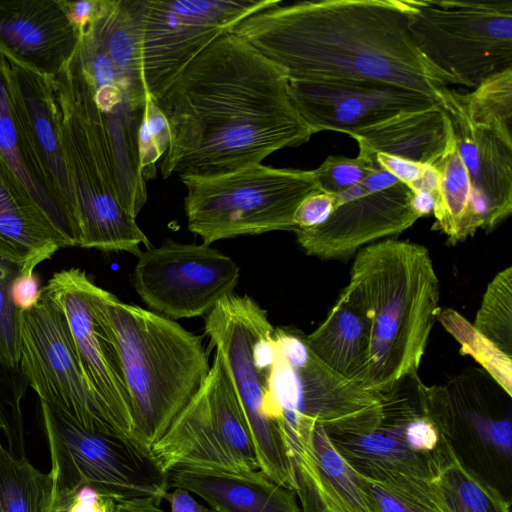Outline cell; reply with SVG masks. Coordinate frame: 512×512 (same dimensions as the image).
Instances as JSON below:
<instances>
[{"mask_svg": "<svg viewBox=\"0 0 512 512\" xmlns=\"http://www.w3.org/2000/svg\"><path fill=\"white\" fill-rule=\"evenodd\" d=\"M156 104L170 130L163 178L262 163L313 135L293 104L285 72L231 32L190 62Z\"/></svg>", "mask_w": 512, "mask_h": 512, "instance_id": "cell-1", "label": "cell"}, {"mask_svg": "<svg viewBox=\"0 0 512 512\" xmlns=\"http://www.w3.org/2000/svg\"><path fill=\"white\" fill-rule=\"evenodd\" d=\"M412 12L410 0L279 1L249 15L231 33L289 80L385 81L439 100L456 82L416 45L409 30Z\"/></svg>", "mask_w": 512, "mask_h": 512, "instance_id": "cell-2", "label": "cell"}, {"mask_svg": "<svg viewBox=\"0 0 512 512\" xmlns=\"http://www.w3.org/2000/svg\"><path fill=\"white\" fill-rule=\"evenodd\" d=\"M344 290L370 324L365 390L385 394L418 372L440 312L428 249L385 239L358 250Z\"/></svg>", "mask_w": 512, "mask_h": 512, "instance_id": "cell-3", "label": "cell"}, {"mask_svg": "<svg viewBox=\"0 0 512 512\" xmlns=\"http://www.w3.org/2000/svg\"><path fill=\"white\" fill-rule=\"evenodd\" d=\"M106 313L116 340L137 440L151 448L203 384L209 350L203 337L176 321L108 293Z\"/></svg>", "mask_w": 512, "mask_h": 512, "instance_id": "cell-4", "label": "cell"}, {"mask_svg": "<svg viewBox=\"0 0 512 512\" xmlns=\"http://www.w3.org/2000/svg\"><path fill=\"white\" fill-rule=\"evenodd\" d=\"M60 133L73 192L80 248L136 257L147 235L123 206L103 117L77 53L53 80Z\"/></svg>", "mask_w": 512, "mask_h": 512, "instance_id": "cell-5", "label": "cell"}, {"mask_svg": "<svg viewBox=\"0 0 512 512\" xmlns=\"http://www.w3.org/2000/svg\"><path fill=\"white\" fill-rule=\"evenodd\" d=\"M272 337L274 359L264 407L283 439L311 424L334 435L361 434L383 423L384 394L365 390L330 369L309 349L300 331L274 328Z\"/></svg>", "mask_w": 512, "mask_h": 512, "instance_id": "cell-6", "label": "cell"}, {"mask_svg": "<svg viewBox=\"0 0 512 512\" xmlns=\"http://www.w3.org/2000/svg\"><path fill=\"white\" fill-rule=\"evenodd\" d=\"M190 232L203 244L244 235L294 229L300 203L320 190L314 170L262 163L208 176L180 178Z\"/></svg>", "mask_w": 512, "mask_h": 512, "instance_id": "cell-7", "label": "cell"}, {"mask_svg": "<svg viewBox=\"0 0 512 512\" xmlns=\"http://www.w3.org/2000/svg\"><path fill=\"white\" fill-rule=\"evenodd\" d=\"M204 332L237 394L261 472L296 491L292 459L277 424L264 407L267 376L274 359L267 311L248 295L221 299L204 317Z\"/></svg>", "mask_w": 512, "mask_h": 512, "instance_id": "cell-8", "label": "cell"}, {"mask_svg": "<svg viewBox=\"0 0 512 512\" xmlns=\"http://www.w3.org/2000/svg\"><path fill=\"white\" fill-rule=\"evenodd\" d=\"M144 90L155 102L220 36L279 0H126Z\"/></svg>", "mask_w": 512, "mask_h": 512, "instance_id": "cell-9", "label": "cell"}, {"mask_svg": "<svg viewBox=\"0 0 512 512\" xmlns=\"http://www.w3.org/2000/svg\"><path fill=\"white\" fill-rule=\"evenodd\" d=\"M40 407L54 482L73 492L88 486L114 501L164 500L169 474L150 447L132 437L84 428L41 401Z\"/></svg>", "mask_w": 512, "mask_h": 512, "instance_id": "cell-10", "label": "cell"}, {"mask_svg": "<svg viewBox=\"0 0 512 512\" xmlns=\"http://www.w3.org/2000/svg\"><path fill=\"white\" fill-rule=\"evenodd\" d=\"M410 33L456 84L475 88L512 67V2L410 0Z\"/></svg>", "mask_w": 512, "mask_h": 512, "instance_id": "cell-11", "label": "cell"}, {"mask_svg": "<svg viewBox=\"0 0 512 512\" xmlns=\"http://www.w3.org/2000/svg\"><path fill=\"white\" fill-rule=\"evenodd\" d=\"M151 451L168 474L179 468L260 471L239 399L217 355L200 389Z\"/></svg>", "mask_w": 512, "mask_h": 512, "instance_id": "cell-12", "label": "cell"}, {"mask_svg": "<svg viewBox=\"0 0 512 512\" xmlns=\"http://www.w3.org/2000/svg\"><path fill=\"white\" fill-rule=\"evenodd\" d=\"M19 339V368L41 402L84 428L118 433L83 374L62 310L43 292L19 313Z\"/></svg>", "mask_w": 512, "mask_h": 512, "instance_id": "cell-13", "label": "cell"}, {"mask_svg": "<svg viewBox=\"0 0 512 512\" xmlns=\"http://www.w3.org/2000/svg\"><path fill=\"white\" fill-rule=\"evenodd\" d=\"M42 292L62 310L83 374L112 427L137 440L122 363L106 313L109 291L96 285L85 270L70 268L54 273Z\"/></svg>", "mask_w": 512, "mask_h": 512, "instance_id": "cell-14", "label": "cell"}, {"mask_svg": "<svg viewBox=\"0 0 512 512\" xmlns=\"http://www.w3.org/2000/svg\"><path fill=\"white\" fill-rule=\"evenodd\" d=\"M137 258L134 290L148 310L174 321L205 316L239 282L237 263L203 243L168 240Z\"/></svg>", "mask_w": 512, "mask_h": 512, "instance_id": "cell-15", "label": "cell"}, {"mask_svg": "<svg viewBox=\"0 0 512 512\" xmlns=\"http://www.w3.org/2000/svg\"><path fill=\"white\" fill-rule=\"evenodd\" d=\"M289 91L313 134L349 135L401 113L440 106L438 99L419 91L367 79L289 80Z\"/></svg>", "mask_w": 512, "mask_h": 512, "instance_id": "cell-16", "label": "cell"}, {"mask_svg": "<svg viewBox=\"0 0 512 512\" xmlns=\"http://www.w3.org/2000/svg\"><path fill=\"white\" fill-rule=\"evenodd\" d=\"M412 189L399 181L342 203L323 224L294 229L296 240L309 256L322 260L347 259L383 237L399 234L420 217L412 207Z\"/></svg>", "mask_w": 512, "mask_h": 512, "instance_id": "cell-17", "label": "cell"}, {"mask_svg": "<svg viewBox=\"0 0 512 512\" xmlns=\"http://www.w3.org/2000/svg\"><path fill=\"white\" fill-rule=\"evenodd\" d=\"M439 101L450 117L458 152L469 173L473 229L490 233L512 212V145L472 124L456 91L444 89Z\"/></svg>", "mask_w": 512, "mask_h": 512, "instance_id": "cell-18", "label": "cell"}, {"mask_svg": "<svg viewBox=\"0 0 512 512\" xmlns=\"http://www.w3.org/2000/svg\"><path fill=\"white\" fill-rule=\"evenodd\" d=\"M78 43L61 0H0V55L10 64L54 80Z\"/></svg>", "mask_w": 512, "mask_h": 512, "instance_id": "cell-19", "label": "cell"}, {"mask_svg": "<svg viewBox=\"0 0 512 512\" xmlns=\"http://www.w3.org/2000/svg\"><path fill=\"white\" fill-rule=\"evenodd\" d=\"M286 446L301 512H378L364 478L340 454L324 427L315 424Z\"/></svg>", "mask_w": 512, "mask_h": 512, "instance_id": "cell-20", "label": "cell"}, {"mask_svg": "<svg viewBox=\"0 0 512 512\" xmlns=\"http://www.w3.org/2000/svg\"><path fill=\"white\" fill-rule=\"evenodd\" d=\"M0 158L27 190L68 247L79 244V233L52 188L16 104L10 64L0 55Z\"/></svg>", "mask_w": 512, "mask_h": 512, "instance_id": "cell-21", "label": "cell"}, {"mask_svg": "<svg viewBox=\"0 0 512 512\" xmlns=\"http://www.w3.org/2000/svg\"><path fill=\"white\" fill-rule=\"evenodd\" d=\"M10 73L16 104L33 147L52 188L68 211L79 233L75 202L62 145L53 80L12 64H10Z\"/></svg>", "mask_w": 512, "mask_h": 512, "instance_id": "cell-22", "label": "cell"}, {"mask_svg": "<svg viewBox=\"0 0 512 512\" xmlns=\"http://www.w3.org/2000/svg\"><path fill=\"white\" fill-rule=\"evenodd\" d=\"M68 247L27 190L0 158V258L32 273Z\"/></svg>", "mask_w": 512, "mask_h": 512, "instance_id": "cell-23", "label": "cell"}, {"mask_svg": "<svg viewBox=\"0 0 512 512\" xmlns=\"http://www.w3.org/2000/svg\"><path fill=\"white\" fill-rule=\"evenodd\" d=\"M453 135L450 117L441 106L401 113L349 134L358 143L357 156L373 167L377 154L433 165Z\"/></svg>", "mask_w": 512, "mask_h": 512, "instance_id": "cell-24", "label": "cell"}, {"mask_svg": "<svg viewBox=\"0 0 512 512\" xmlns=\"http://www.w3.org/2000/svg\"><path fill=\"white\" fill-rule=\"evenodd\" d=\"M169 484L201 497L215 512H301L296 493L261 471L179 468L169 472Z\"/></svg>", "mask_w": 512, "mask_h": 512, "instance_id": "cell-25", "label": "cell"}, {"mask_svg": "<svg viewBox=\"0 0 512 512\" xmlns=\"http://www.w3.org/2000/svg\"><path fill=\"white\" fill-rule=\"evenodd\" d=\"M329 436L352 468L369 480L394 484L406 479L432 481L436 476L435 453L412 451L385 418L379 427L361 434Z\"/></svg>", "mask_w": 512, "mask_h": 512, "instance_id": "cell-26", "label": "cell"}, {"mask_svg": "<svg viewBox=\"0 0 512 512\" xmlns=\"http://www.w3.org/2000/svg\"><path fill=\"white\" fill-rule=\"evenodd\" d=\"M305 341L326 366L363 388L369 357L370 324L344 289L324 321L305 335Z\"/></svg>", "mask_w": 512, "mask_h": 512, "instance_id": "cell-27", "label": "cell"}, {"mask_svg": "<svg viewBox=\"0 0 512 512\" xmlns=\"http://www.w3.org/2000/svg\"><path fill=\"white\" fill-rule=\"evenodd\" d=\"M435 460L432 481L446 512H510L505 497L468 468L444 436Z\"/></svg>", "mask_w": 512, "mask_h": 512, "instance_id": "cell-28", "label": "cell"}, {"mask_svg": "<svg viewBox=\"0 0 512 512\" xmlns=\"http://www.w3.org/2000/svg\"><path fill=\"white\" fill-rule=\"evenodd\" d=\"M433 166L439 174L433 210L436 219L434 229L445 234L449 244H456L473 236L475 231L471 221L472 186L454 135Z\"/></svg>", "mask_w": 512, "mask_h": 512, "instance_id": "cell-29", "label": "cell"}, {"mask_svg": "<svg viewBox=\"0 0 512 512\" xmlns=\"http://www.w3.org/2000/svg\"><path fill=\"white\" fill-rule=\"evenodd\" d=\"M53 489L51 473L36 469L0 442V511L48 512Z\"/></svg>", "mask_w": 512, "mask_h": 512, "instance_id": "cell-30", "label": "cell"}, {"mask_svg": "<svg viewBox=\"0 0 512 512\" xmlns=\"http://www.w3.org/2000/svg\"><path fill=\"white\" fill-rule=\"evenodd\" d=\"M457 97L472 124L512 145V67L490 75L470 93L457 92Z\"/></svg>", "mask_w": 512, "mask_h": 512, "instance_id": "cell-31", "label": "cell"}, {"mask_svg": "<svg viewBox=\"0 0 512 512\" xmlns=\"http://www.w3.org/2000/svg\"><path fill=\"white\" fill-rule=\"evenodd\" d=\"M437 319L460 343L461 352L470 355L510 397H512V357L479 332L457 311L440 310Z\"/></svg>", "mask_w": 512, "mask_h": 512, "instance_id": "cell-32", "label": "cell"}, {"mask_svg": "<svg viewBox=\"0 0 512 512\" xmlns=\"http://www.w3.org/2000/svg\"><path fill=\"white\" fill-rule=\"evenodd\" d=\"M473 326L512 357V267L487 285Z\"/></svg>", "mask_w": 512, "mask_h": 512, "instance_id": "cell-33", "label": "cell"}, {"mask_svg": "<svg viewBox=\"0 0 512 512\" xmlns=\"http://www.w3.org/2000/svg\"><path fill=\"white\" fill-rule=\"evenodd\" d=\"M28 383L20 368L9 366L0 357V432L8 443V451L25 457V432L22 400Z\"/></svg>", "mask_w": 512, "mask_h": 512, "instance_id": "cell-34", "label": "cell"}, {"mask_svg": "<svg viewBox=\"0 0 512 512\" xmlns=\"http://www.w3.org/2000/svg\"><path fill=\"white\" fill-rule=\"evenodd\" d=\"M169 143L170 130L166 117L148 95L137 133L139 163L144 178L155 176L156 162L167 152Z\"/></svg>", "mask_w": 512, "mask_h": 512, "instance_id": "cell-35", "label": "cell"}, {"mask_svg": "<svg viewBox=\"0 0 512 512\" xmlns=\"http://www.w3.org/2000/svg\"><path fill=\"white\" fill-rule=\"evenodd\" d=\"M19 270L0 258V357L9 366L19 368V313L12 302L10 287Z\"/></svg>", "mask_w": 512, "mask_h": 512, "instance_id": "cell-36", "label": "cell"}, {"mask_svg": "<svg viewBox=\"0 0 512 512\" xmlns=\"http://www.w3.org/2000/svg\"><path fill=\"white\" fill-rule=\"evenodd\" d=\"M359 156H328L323 163L314 169L320 190L337 194L349 187L361 183L374 169Z\"/></svg>", "mask_w": 512, "mask_h": 512, "instance_id": "cell-37", "label": "cell"}, {"mask_svg": "<svg viewBox=\"0 0 512 512\" xmlns=\"http://www.w3.org/2000/svg\"><path fill=\"white\" fill-rule=\"evenodd\" d=\"M363 478L368 495L378 512H436L416 499L385 484Z\"/></svg>", "mask_w": 512, "mask_h": 512, "instance_id": "cell-38", "label": "cell"}, {"mask_svg": "<svg viewBox=\"0 0 512 512\" xmlns=\"http://www.w3.org/2000/svg\"><path fill=\"white\" fill-rule=\"evenodd\" d=\"M335 208L334 194L322 190L311 193L300 203L295 212L294 229H310L323 224Z\"/></svg>", "mask_w": 512, "mask_h": 512, "instance_id": "cell-39", "label": "cell"}, {"mask_svg": "<svg viewBox=\"0 0 512 512\" xmlns=\"http://www.w3.org/2000/svg\"><path fill=\"white\" fill-rule=\"evenodd\" d=\"M12 302L20 311L34 307L42 296V287L38 277L32 273H18L10 287Z\"/></svg>", "mask_w": 512, "mask_h": 512, "instance_id": "cell-40", "label": "cell"}, {"mask_svg": "<svg viewBox=\"0 0 512 512\" xmlns=\"http://www.w3.org/2000/svg\"><path fill=\"white\" fill-rule=\"evenodd\" d=\"M100 0H61L72 27L80 37L96 18Z\"/></svg>", "mask_w": 512, "mask_h": 512, "instance_id": "cell-41", "label": "cell"}, {"mask_svg": "<svg viewBox=\"0 0 512 512\" xmlns=\"http://www.w3.org/2000/svg\"><path fill=\"white\" fill-rule=\"evenodd\" d=\"M374 164L392 175L409 187L420 177L424 165L399 157L377 154Z\"/></svg>", "mask_w": 512, "mask_h": 512, "instance_id": "cell-42", "label": "cell"}, {"mask_svg": "<svg viewBox=\"0 0 512 512\" xmlns=\"http://www.w3.org/2000/svg\"><path fill=\"white\" fill-rule=\"evenodd\" d=\"M115 501L91 487L78 489L73 497L70 512H114Z\"/></svg>", "mask_w": 512, "mask_h": 512, "instance_id": "cell-43", "label": "cell"}, {"mask_svg": "<svg viewBox=\"0 0 512 512\" xmlns=\"http://www.w3.org/2000/svg\"><path fill=\"white\" fill-rule=\"evenodd\" d=\"M164 500L169 502L170 512H215L197 502L188 491L182 488L168 491Z\"/></svg>", "mask_w": 512, "mask_h": 512, "instance_id": "cell-44", "label": "cell"}, {"mask_svg": "<svg viewBox=\"0 0 512 512\" xmlns=\"http://www.w3.org/2000/svg\"><path fill=\"white\" fill-rule=\"evenodd\" d=\"M159 503L151 498H134L115 501L114 512H162Z\"/></svg>", "mask_w": 512, "mask_h": 512, "instance_id": "cell-45", "label": "cell"}, {"mask_svg": "<svg viewBox=\"0 0 512 512\" xmlns=\"http://www.w3.org/2000/svg\"><path fill=\"white\" fill-rule=\"evenodd\" d=\"M439 174L433 165H424L420 177L410 186L412 191L424 190L436 195Z\"/></svg>", "mask_w": 512, "mask_h": 512, "instance_id": "cell-46", "label": "cell"}, {"mask_svg": "<svg viewBox=\"0 0 512 512\" xmlns=\"http://www.w3.org/2000/svg\"><path fill=\"white\" fill-rule=\"evenodd\" d=\"M75 492L53 481L52 498L48 512H70Z\"/></svg>", "mask_w": 512, "mask_h": 512, "instance_id": "cell-47", "label": "cell"}, {"mask_svg": "<svg viewBox=\"0 0 512 512\" xmlns=\"http://www.w3.org/2000/svg\"><path fill=\"white\" fill-rule=\"evenodd\" d=\"M434 206L435 194L424 190L413 191L412 207L420 218L433 212Z\"/></svg>", "mask_w": 512, "mask_h": 512, "instance_id": "cell-48", "label": "cell"}, {"mask_svg": "<svg viewBox=\"0 0 512 512\" xmlns=\"http://www.w3.org/2000/svg\"><path fill=\"white\" fill-rule=\"evenodd\" d=\"M1 512V511H0Z\"/></svg>", "mask_w": 512, "mask_h": 512, "instance_id": "cell-49", "label": "cell"}]
</instances>
